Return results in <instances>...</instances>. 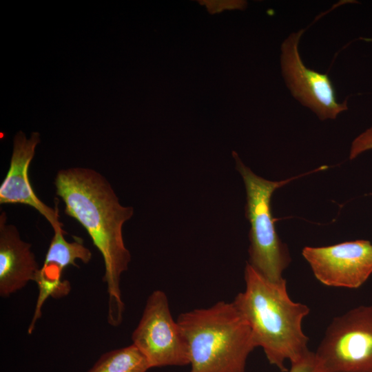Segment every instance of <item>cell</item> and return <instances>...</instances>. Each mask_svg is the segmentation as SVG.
<instances>
[{"label": "cell", "mask_w": 372, "mask_h": 372, "mask_svg": "<svg viewBox=\"0 0 372 372\" xmlns=\"http://www.w3.org/2000/svg\"><path fill=\"white\" fill-rule=\"evenodd\" d=\"M56 193L63 200L65 213L87 231L104 262L103 281L108 294L107 322L117 327L123 320L121 276L127 270L131 254L123 237V224L134 214L123 206L108 180L98 172L72 167L58 172Z\"/></svg>", "instance_id": "obj_1"}, {"label": "cell", "mask_w": 372, "mask_h": 372, "mask_svg": "<svg viewBox=\"0 0 372 372\" xmlns=\"http://www.w3.org/2000/svg\"><path fill=\"white\" fill-rule=\"evenodd\" d=\"M245 289L233 302L247 322L257 347L263 350L269 364L287 372L285 362L298 360L310 350L302 330L309 308L293 301L287 280L271 281L248 262L245 269Z\"/></svg>", "instance_id": "obj_2"}, {"label": "cell", "mask_w": 372, "mask_h": 372, "mask_svg": "<svg viewBox=\"0 0 372 372\" xmlns=\"http://www.w3.org/2000/svg\"><path fill=\"white\" fill-rule=\"evenodd\" d=\"M176 321L187 344L189 372H245L257 347L233 301L181 313Z\"/></svg>", "instance_id": "obj_3"}, {"label": "cell", "mask_w": 372, "mask_h": 372, "mask_svg": "<svg viewBox=\"0 0 372 372\" xmlns=\"http://www.w3.org/2000/svg\"><path fill=\"white\" fill-rule=\"evenodd\" d=\"M233 155L247 194L245 216L251 225L247 262L265 278L280 282L285 279L282 273L289 265L291 258L286 245L277 234L271 211V198L275 190L299 176L280 181L268 180L245 166L236 153Z\"/></svg>", "instance_id": "obj_4"}, {"label": "cell", "mask_w": 372, "mask_h": 372, "mask_svg": "<svg viewBox=\"0 0 372 372\" xmlns=\"http://www.w3.org/2000/svg\"><path fill=\"white\" fill-rule=\"evenodd\" d=\"M325 372L372 369V305H361L333 319L314 352Z\"/></svg>", "instance_id": "obj_5"}, {"label": "cell", "mask_w": 372, "mask_h": 372, "mask_svg": "<svg viewBox=\"0 0 372 372\" xmlns=\"http://www.w3.org/2000/svg\"><path fill=\"white\" fill-rule=\"evenodd\" d=\"M132 340L150 369L189 364L185 338L172 318L167 297L163 291L155 290L148 296Z\"/></svg>", "instance_id": "obj_6"}, {"label": "cell", "mask_w": 372, "mask_h": 372, "mask_svg": "<svg viewBox=\"0 0 372 372\" xmlns=\"http://www.w3.org/2000/svg\"><path fill=\"white\" fill-rule=\"evenodd\" d=\"M303 31L290 34L281 46L280 65L291 94L320 119H335L347 110V102L339 103L329 76L307 68L302 62L298 44Z\"/></svg>", "instance_id": "obj_7"}, {"label": "cell", "mask_w": 372, "mask_h": 372, "mask_svg": "<svg viewBox=\"0 0 372 372\" xmlns=\"http://www.w3.org/2000/svg\"><path fill=\"white\" fill-rule=\"evenodd\" d=\"M322 284L357 289L372 274V244L356 240L326 247H305L302 251Z\"/></svg>", "instance_id": "obj_8"}, {"label": "cell", "mask_w": 372, "mask_h": 372, "mask_svg": "<svg viewBox=\"0 0 372 372\" xmlns=\"http://www.w3.org/2000/svg\"><path fill=\"white\" fill-rule=\"evenodd\" d=\"M40 141L36 132L29 138L21 131L14 136L9 169L0 186V204L29 205L49 222L54 232L64 231L57 208H52L37 197L29 179L28 168Z\"/></svg>", "instance_id": "obj_9"}, {"label": "cell", "mask_w": 372, "mask_h": 372, "mask_svg": "<svg viewBox=\"0 0 372 372\" xmlns=\"http://www.w3.org/2000/svg\"><path fill=\"white\" fill-rule=\"evenodd\" d=\"M40 268L31 245L23 241L17 227L0 214V296L8 298L36 281Z\"/></svg>", "instance_id": "obj_10"}, {"label": "cell", "mask_w": 372, "mask_h": 372, "mask_svg": "<svg viewBox=\"0 0 372 372\" xmlns=\"http://www.w3.org/2000/svg\"><path fill=\"white\" fill-rule=\"evenodd\" d=\"M64 234L65 231L54 232L42 266L59 276L69 265L78 267L76 260L87 264L92 259V252L83 245L82 238L73 236L74 240L68 242Z\"/></svg>", "instance_id": "obj_11"}, {"label": "cell", "mask_w": 372, "mask_h": 372, "mask_svg": "<svg viewBox=\"0 0 372 372\" xmlns=\"http://www.w3.org/2000/svg\"><path fill=\"white\" fill-rule=\"evenodd\" d=\"M149 369L145 356L132 344L105 352L87 372H147Z\"/></svg>", "instance_id": "obj_12"}, {"label": "cell", "mask_w": 372, "mask_h": 372, "mask_svg": "<svg viewBox=\"0 0 372 372\" xmlns=\"http://www.w3.org/2000/svg\"><path fill=\"white\" fill-rule=\"evenodd\" d=\"M287 372H325L319 364L314 352L309 351L296 361L291 362Z\"/></svg>", "instance_id": "obj_13"}, {"label": "cell", "mask_w": 372, "mask_h": 372, "mask_svg": "<svg viewBox=\"0 0 372 372\" xmlns=\"http://www.w3.org/2000/svg\"><path fill=\"white\" fill-rule=\"evenodd\" d=\"M372 149V127L358 136L352 143L350 158L353 159L361 153Z\"/></svg>", "instance_id": "obj_14"}, {"label": "cell", "mask_w": 372, "mask_h": 372, "mask_svg": "<svg viewBox=\"0 0 372 372\" xmlns=\"http://www.w3.org/2000/svg\"><path fill=\"white\" fill-rule=\"evenodd\" d=\"M368 372H372V369L371 371H368Z\"/></svg>", "instance_id": "obj_15"}]
</instances>
